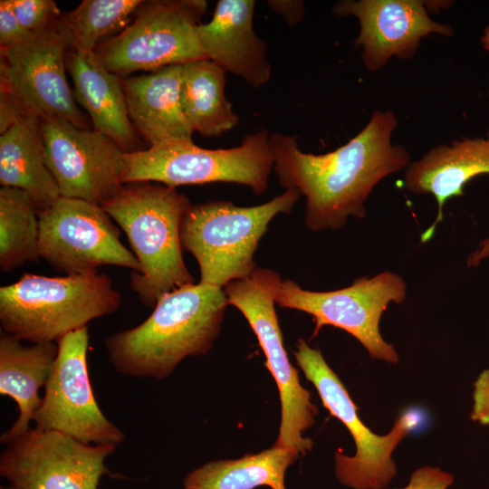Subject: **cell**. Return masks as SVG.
I'll return each instance as SVG.
<instances>
[{
  "instance_id": "4dcf8cb0",
  "label": "cell",
  "mask_w": 489,
  "mask_h": 489,
  "mask_svg": "<svg viewBox=\"0 0 489 489\" xmlns=\"http://www.w3.org/2000/svg\"><path fill=\"white\" fill-rule=\"evenodd\" d=\"M267 5L289 26L299 24L305 14L304 2L301 0H269Z\"/></svg>"
},
{
  "instance_id": "8fae6325",
  "label": "cell",
  "mask_w": 489,
  "mask_h": 489,
  "mask_svg": "<svg viewBox=\"0 0 489 489\" xmlns=\"http://www.w3.org/2000/svg\"><path fill=\"white\" fill-rule=\"evenodd\" d=\"M39 253L54 269L68 274L98 272L104 265L139 273L132 251L104 208L83 199L60 197L39 212Z\"/></svg>"
},
{
  "instance_id": "f546056e",
  "label": "cell",
  "mask_w": 489,
  "mask_h": 489,
  "mask_svg": "<svg viewBox=\"0 0 489 489\" xmlns=\"http://www.w3.org/2000/svg\"><path fill=\"white\" fill-rule=\"evenodd\" d=\"M473 387L470 417L482 426L489 427V369L481 371Z\"/></svg>"
},
{
  "instance_id": "d6986e66",
  "label": "cell",
  "mask_w": 489,
  "mask_h": 489,
  "mask_svg": "<svg viewBox=\"0 0 489 489\" xmlns=\"http://www.w3.org/2000/svg\"><path fill=\"white\" fill-rule=\"evenodd\" d=\"M488 173L489 130L486 139L464 138L449 146L438 145L408 166L404 177L406 188L414 194H432L438 206L436 219L421 235V243L429 241L443 221L445 203L451 197L463 196L469 180Z\"/></svg>"
},
{
  "instance_id": "44dd1931",
  "label": "cell",
  "mask_w": 489,
  "mask_h": 489,
  "mask_svg": "<svg viewBox=\"0 0 489 489\" xmlns=\"http://www.w3.org/2000/svg\"><path fill=\"white\" fill-rule=\"evenodd\" d=\"M40 125L24 109L0 128V184L25 192L39 212L61 197L45 162Z\"/></svg>"
},
{
  "instance_id": "603a6c76",
  "label": "cell",
  "mask_w": 489,
  "mask_h": 489,
  "mask_svg": "<svg viewBox=\"0 0 489 489\" xmlns=\"http://www.w3.org/2000/svg\"><path fill=\"white\" fill-rule=\"evenodd\" d=\"M225 72L208 59L183 64L180 100L194 132L217 137L239 121L225 92Z\"/></svg>"
},
{
  "instance_id": "e0dca14e",
  "label": "cell",
  "mask_w": 489,
  "mask_h": 489,
  "mask_svg": "<svg viewBox=\"0 0 489 489\" xmlns=\"http://www.w3.org/2000/svg\"><path fill=\"white\" fill-rule=\"evenodd\" d=\"M254 0H219L196 31L206 59L259 88L270 80L271 64L267 43L254 30Z\"/></svg>"
},
{
  "instance_id": "d6a6232c",
  "label": "cell",
  "mask_w": 489,
  "mask_h": 489,
  "mask_svg": "<svg viewBox=\"0 0 489 489\" xmlns=\"http://www.w3.org/2000/svg\"><path fill=\"white\" fill-rule=\"evenodd\" d=\"M481 43H483L484 48L489 52V25L484 30V34L481 37Z\"/></svg>"
},
{
  "instance_id": "52a82bcc",
  "label": "cell",
  "mask_w": 489,
  "mask_h": 489,
  "mask_svg": "<svg viewBox=\"0 0 489 489\" xmlns=\"http://www.w3.org/2000/svg\"><path fill=\"white\" fill-rule=\"evenodd\" d=\"M282 281L277 272L257 267L248 277L228 283L223 291L227 303L238 309L253 329L278 387L281 423L273 446L305 454L313 443L303 434L314 424L317 408L283 347L274 309Z\"/></svg>"
},
{
  "instance_id": "484cf974",
  "label": "cell",
  "mask_w": 489,
  "mask_h": 489,
  "mask_svg": "<svg viewBox=\"0 0 489 489\" xmlns=\"http://www.w3.org/2000/svg\"><path fill=\"white\" fill-rule=\"evenodd\" d=\"M140 0H83L62 14L60 24L70 51L94 52L107 36L120 30L141 5Z\"/></svg>"
},
{
  "instance_id": "5bb4252c",
  "label": "cell",
  "mask_w": 489,
  "mask_h": 489,
  "mask_svg": "<svg viewBox=\"0 0 489 489\" xmlns=\"http://www.w3.org/2000/svg\"><path fill=\"white\" fill-rule=\"evenodd\" d=\"M5 446L0 475L6 489H98L101 477L110 475L105 462L117 448L36 427Z\"/></svg>"
},
{
  "instance_id": "277c9868",
  "label": "cell",
  "mask_w": 489,
  "mask_h": 489,
  "mask_svg": "<svg viewBox=\"0 0 489 489\" xmlns=\"http://www.w3.org/2000/svg\"><path fill=\"white\" fill-rule=\"evenodd\" d=\"M121 303L110 278L98 272L50 277L23 274L0 288L2 331L32 343L57 342Z\"/></svg>"
},
{
  "instance_id": "7a4b0ae2",
  "label": "cell",
  "mask_w": 489,
  "mask_h": 489,
  "mask_svg": "<svg viewBox=\"0 0 489 489\" xmlns=\"http://www.w3.org/2000/svg\"><path fill=\"white\" fill-rule=\"evenodd\" d=\"M227 304L223 289L200 283L168 292L144 321L106 338L110 362L124 375L164 379L185 358L211 349Z\"/></svg>"
},
{
  "instance_id": "4316f807",
  "label": "cell",
  "mask_w": 489,
  "mask_h": 489,
  "mask_svg": "<svg viewBox=\"0 0 489 489\" xmlns=\"http://www.w3.org/2000/svg\"><path fill=\"white\" fill-rule=\"evenodd\" d=\"M20 24L30 33L40 31L62 15L53 0H8Z\"/></svg>"
},
{
  "instance_id": "7402d4cb",
  "label": "cell",
  "mask_w": 489,
  "mask_h": 489,
  "mask_svg": "<svg viewBox=\"0 0 489 489\" xmlns=\"http://www.w3.org/2000/svg\"><path fill=\"white\" fill-rule=\"evenodd\" d=\"M58 354L57 342L33 343L25 346L14 336L0 333V394L13 398L18 417L12 427L1 435L7 444L30 427L40 406L39 390L51 374Z\"/></svg>"
},
{
  "instance_id": "3957f363",
  "label": "cell",
  "mask_w": 489,
  "mask_h": 489,
  "mask_svg": "<svg viewBox=\"0 0 489 489\" xmlns=\"http://www.w3.org/2000/svg\"><path fill=\"white\" fill-rule=\"evenodd\" d=\"M190 205L176 187L137 182L125 184L102 206L126 234L140 264V272L130 275V287L146 307L154 308L164 293L194 283L180 238Z\"/></svg>"
},
{
  "instance_id": "9c48e42d",
  "label": "cell",
  "mask_w": 489,
  "mask_h": 489,
  "mask_svg": "<svg viewBox=\"0 0 489 489\" xmlns=\"http://www.w3.org/2000/svg\"><path fill=\"white\" fill-rule=\"evenodd\" d=\"M294 352L306 379L316 388L323 406L350 431L356 446L354 455L335 454V474L341 484L352 489H385L397 475L392 458L398 444L417 427L416 413L407 411L386 435L373 433L357 413L346 388L328 365L321 350L299 339Z\"/></svg>"
},
{
  "instance_id": "30bf717a",
  "label": "cell",
  "mask_w": 489,
  "mask_h": 489,
  "mask_svg": "<svg viewBox=\"0 0 489 489\" xmlns=\"http://www.w3.org/2000/svg\"><path fill=\"white\" fill-rule=\"evenodd\" d=\"M406 295L404 279L395 273L383 272L329 292L305 290L286 279L281 283L275 303L311 314L316 324L315 332L324 325L342 329L361 343L371 359L397 364L398 354L381 336L379 321L388 306L402 303Z\"/></svg>"
},
{
  "instance_id": "7c38bea8",
  "label": "cell",
  "mask_w": 489,
  "mask_h": 489,
  "mask_svg": "<svg viewBox=\"0 0 489 489\" xmlns=\"http://www.w3.org/2000/svg\"><path fill=\"white\" fill-rule=\"evenodd\" d=\"M67 49L60 18L23 43L0 49L1 93L40 119L58 118L79 129H91L66 79Z\"/></svg>"
},
{
  "instance_id": "2e32d148",
  "label": "cell",
  "mask_w": 489,
  "mask_h": 489,
  "mask_svg": "<svg viewBox=\"0 0 489 489\" xmlns=\"http://www.w3.org/2000/svg\"><path fill=\"white\" fill-rule=\"evenodd\" d=\"M419 0H342L333 7L338 16L354 15L360 22L356 45L370 71L381 69L392 56L410 59L423 37L451 36V25L430 19Z\"/></svg>"
},
{
  "instance_id": "1f68e13d",
  "label": "cell",
  "mask_w": 489,
  "mask_h": 489,
  "mask_svg": "<svg viewBox=\"0 0 489 489\" xmlns=\"http://www.w3.org/2000/svg\"><path fill=\"white\" fill-rule=\"evenodd\" d=\"M487 256H489V238L483 241L479 248L475 251V257L478 261H482Z\"/></svg>"
},
{
  "instance_id": "cb8c5ba5",
  "label": "cell",
  "mask_w": 489,
  "mask_h": 489,
  "mask_svg": "<svg viewBox=\"0 0 489 489\" xmlns=\"http://www.w3.org/2000/svg\"><path fill=\"white\" fill-rule=\"evenodd\" d=\"M298 455L292 449L273 446L238 459L210 462L186 476L184 489H285V473Z\"/></svg>"
},
{
  "instance_id": "83f0119b",
  "label": "cell",
  "mask_w": 489,
  "mask_h": 489,
  "mask_svg": "<svg viewBox=\"0 0 489 489\" xmlns=\"http://www.w3.org/2000/svg\"><path fill=\"white\" fill-rule=\"evenodd\" d=\"M454 481L452 474L437 466L425 465L413 471L406 486L385 489H448Z\"/></svg>"
},
{
  "instance_id": "9a60e30c",
  "label": "cell",
  "mask_w": 489,
  "mask_h": 489,
  "mask_svg": "<svg viewBox=\"0 0 489 489\" xmlns=\"http://www.w3.org/2000/svg\"><path fill=\"white\" fill-rule=\"evenodd\" d=\"M40 130L61 197L102 206L123 187L125 153L110 138L58 118L41 119Z\"/></svg>"
},
{
  "instance_id": "8992f818",
  "label": "cell",
  "mask_w": 489,
  "mask_h": 489,
  "mask_svg": "<svg viewBox=\"0 0 489 489\" xmlns=\"http://www.w3.org/2000/svg\"><path fill=\"white\" fill-rule=\"evenodd\" d=\"M123 183L157 182L177 187L227 182L247 186L255 195L268 187L273 158L270 134L258 130L239 146L209 149L193 139L173 140L125 153Z\"/></svg>"
},
{
  "instance_id": "ba28073f",
  "label": "cell",
  "mask_w": 489,
  "mask_h": 489,
  "mask_svg": "<svg viewBox=\"0 0 489 489\" xmlns=\"http://www.w3.org/2000/svg\"><path fill=\"white\" fill-rule=\"evenodd\" d=\"M206 8L205 0L142 1L133 22L101 41L94 52L120 78L206 59L196 31Z\"/></svg>"
},
{
  "instance_id": "ffe728a7",
  "label": "cell",
  "mask_w": 489,
  "mask_h": 489,
  "mask_svg": "<svg viewBox=\"0 0 489 489\" xmlns=\"http://www.w3.org/2000/svg\"><path fill=\"white\" fill-rule=\"evenodd\" d=\"M182 72L178 64L120 78L129 119L149 147L192 139L194 131L181 106Z\"/></svg>"
},
{
  "instance_id": "4fadbf2b",
  "label": "cell",
  "mask_w": 489,
  "mask_h": 489,
  "mask_svg": "<svg viewBox=\"0 0 489 489\" xmlns=\"http://www.w3.org/2000/svg\"><path fill=\"white\" fill-rule=\"evenodd\" d=\"M88 326L57 341L58 354L33 422L41 430L65 434L85 444L117 447L124 433L101 410L88 371Z\"/></svg>"
},
{
  "instance_id": "836d02e7",
  "label": "cell",
  "mask_w": 489,
  "mask_h": 489,
  "mask_svg": "<svg viewBox=\"0 0 489 489\" xmlns=\"http://www.w3.org/2000/svg\"><path fill=\"white\" fill-rule=\"evenodd\" d=\"M0 489H6V486L1 485V486H0Z\"/></svg>"
},
{
  "instance_id": "6da1fadb",
  "label": "cell",
  "mask_w": 489,
  "mask_h": 489,
  "mask_svg": "<svg viewBox=\"0 0 489 489\" xmlns=\"http://www.w3.org/2000/svg\"><path fill=\"white\" fill-rule=\"evenodd\" d=\"M397 127L392 111L376 110L346 144L318 155L302 151L294 135L270 134L273 169L285 189L305 197L310 230H337L349 216L363 218L364 203L376 185L409 165L408 150L391 143Z\"/></svg>"
},
{
  "instance_id": "5b68a950",
  "label": "cell",
  "mask_w": 489,
  "mask_h": 489,
  "mask_svg": "<svg viewBox=\"0 0 489 489\" xmlns=\"http://www.w3.org/2000/svg\"><path fill=\"white\" fill-rule=\"evenodd\" d=\"M296 189L262 205L238 206L231 201L190 205L184 215L180 238L183 250L197 260L200 283L223 289L248 277L256 268L254 256L270 222L288 214L300 198Z\"/></svg>"
},
{
  "instance_id": "d4e9b609",
  "label": "cell",
  "mask_w": 489,
  "mask_h": 489,
  "mask_svg": "<svg viewBox=\"0 0 489 489\" xmlns=\"http://www.w3.org/2000/svg\"><path fill=\"white\" fill-rule=\"evenodd\" d=\"M39 211L24 191L0 188V268L8 273L26 262H36L39 253Z\"/></svg>"
},
{
  "instance_id": "f1b7e54d",
  "label": "cell",
  "mask_w": 489,
  "mask_h": 489,
  "mask_svg": "<svg viewBox=\"0 0 489 489\" xmlns=\"http://www.w3.org/2000/svg\"><path fill=\"white\" fill-rule=\"evenodd\" d=\"M14 14L9 1H0V49L17 45L31 36Z\"/></svg>"
},
{
  "instance_id": "ac0fdd59",
  "label": "cell",
  "mask_w": 489,
  "mask_h": 489,
  "mask_svg": "<svg viewBox=\"0 0 489 489\" xmlns=\"http://www.w3.org/2000/svg\"><path fill=\"white\" fill-rule=\"evenodd\" d=\"M65 66L73 82L75 101L88 113L92 129L110 138L124 153L140 150L120 78L104 67L95 52L67 50Z\"/></svg>"
}]
</instances>
